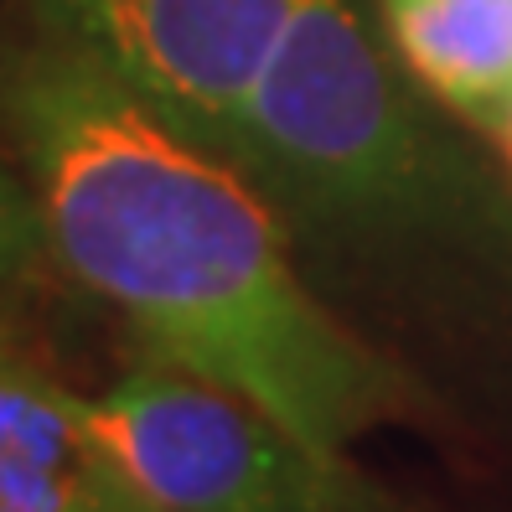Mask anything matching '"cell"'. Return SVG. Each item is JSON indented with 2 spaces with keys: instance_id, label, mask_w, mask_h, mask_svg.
I'll return each instance as SVG.
<instances>
[{
  "instance_id": "cell-1",
  "label": "cell",
  "mask_w": 512,
  "mask_h": 512,
  "mask_svg": "<svg viewBox=\"0 0 512 512\" xmlns=\"http://www.w3.org/2000/svg\"><path fill=\"white\" fill-rule=\"evenodd\" d=\"M0 130L47 259L125 321L145 357L238 388L331 456L414 409L409 378L331 316L244 166L166 125L83 47H0Z\"/></svg>"
},
{
  "instance_id": "cell-2",
  "label": "cell",
  "mask_w": 512,
  "mask_h": 512,
  "mask_svg": "<svg viewBox=\"0 0 512 512\" xmlns=\"http://www.w3.org/2000/svg\"><path fill=\"white\" fill-rule=\"evenodd\" d=\"M414 88L357 0H300L228 161L311 228H419L445 207L450 166Z\"/></svg>"
},
{
  "instance_id": "cell-3",
  "label": "cell",
  "mask_w": 512,
  "mask_h": 512,
  "mask_svg": "<svg viewBox=\"0 0 512 512\" xmlns=\"http://www.w3.org/2000/svg\"><path fill=\"white\" fill-rule=\"evenodd\" d=\"M114 461L161 512H409L347 456L238 388L145 357L88 399Z\"/></svg>"
},
{
  "instance_id": "cell-4",
  "label": "cell",
  "mask_w": 512,
  "mask_h": 512,
  "mask_svg": "<svg viewBox=\"0 0 512 512\" xmlns=\"http://www.w3.org/2000/svg\"><path fill=\"white\" fill-rule=\"evenodd\" d=\"M300 0H32L166 125L233 150L244 109Z\"/></svg>"
},
{
  "instance_id": "cell-5",
  "label": "cell",
  "mask_w": 512,
  "mask_h": 512,
  "mask_svg": "<svg viewBox=\"0 0 512 512\" xmlns=\"http://www.w3.org/2000/svg\"><path fill=\"white\" fill-rule=\"evenodd\" d=\"M0 512H161L104 445L94 409L0 321Z\"/></svg>"
},
{
  "instance_id": "cell-6",
  "label": "cell",
  "mask_w": 512,
  "mask_h": 512,
  "mask_svg": "<svg viewBox=\"0 0 512 512\" xmlns=\"http://www.w3.org/2000/svg\"><path fill=\"white\" fill-rule=\"evenodd\" d=\"M394 57L430 99L497 130L512 109V0H378Z\"/></svg>"
},
{
  "instance_id": "cell-7",
  "label": "cell",
  "mask_w": 512,
  "mask_h": 512,
  "mask_svg": "<svg viewBox=\"0 0 512 512\" xmlns=\"http://www.w3.org/2000/svg\"><path fill=\"white\" fill-rule=\"evenodd\" d=\"M42 259H47V238H42L37 202H32L21 176H11L0 166V300L32 280L42 269Z\"/></svg>"
},
{
  "instance_id": "cell-8",
  "label": "cell",
  "mask_w": 512,
  "mask_h": 512,
  "mask_svg": "<svg viewBox=\"0 0 512 512\" xmlns=\"http://www.w3.org/2000/svg\"><path fill=\"white\" fill-rule=\"evenodd\" d=\"M497 135H502V150H507V166H512V109H507V119L497 125Z\"/></svg>"
}]
</instances>
